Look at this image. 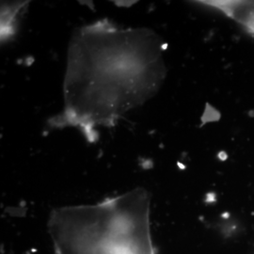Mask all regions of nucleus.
I'll list each match as a JSON object with an SVG mask.
<instances>
[{"label":"nucleus","instance_id":"1","mask_svg":"<svg viewBox=\"0 0 254 254\" xmlns=\"http://www.w3.org/2000/svg\"><path fill=\"white\" fill-rule=\"evenodd\" d=\"M162 45L149 28L108 20L78 28L68 48L63 124L109 127L152 98L166 75Z\"/></svg>","mask_w":254,"mask_h":254},{"label":"nucleus","instance_id":"2","mask_svg":"<svg viewBox=\"0 0 254 254\" xmlns=\"http://www.w3.org/2000/svg\"><path fill=\"white\" fill-rule=\"evenodd\" d=\"M48 226L56 254H155L144 189L93 205L55 209Z\"/></svg>","mask_w":254,"mask_h":254}]
</instances>
